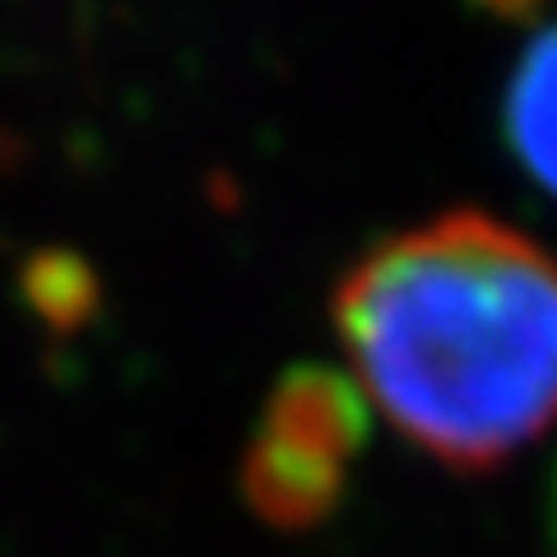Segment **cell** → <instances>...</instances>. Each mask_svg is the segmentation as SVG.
Returning a JSON list of instances; mask_svg holds the SVG:
<instances>
[{
    "label": "cell",
    "instance_id": "cell-1",
    "mask_svg": "<svg viewBox=\"0 0 557 557\" xmlns=\"http://www.w3.org/2000/svg\"><path fill=\"white\" fill-rule=\"evenodd\" d=\"M330 311L358 386L437 465L487 474L557 428V256L487 209L381 237Z\"/></svg>",
    "mask_w": 557,
    "mask_h": 557
},
{
    "label": "cell",
    "instance_id": "cell-2",
    "mask_svg": "<svg viewBox=\"0 0 557 557\" xmlns=\"http://www.w3.org/2000/svg\"><path fill=\"white\" fill-rule=\"evenodd\" d=\"M260 432L317 460L344 465L372 437V399L354 376L325 362H302L274 381Z\"/></svg>",
    "mask_w": 557,
    "mask_h": 557
},
{
    "label": "cell",
    "instance_id": "cell-3",
    "mask_svg": "<svg viewBox=\"0 0 557 557\" xmlns=\"http://www.w3.org/2000/svg\"><path fill=\"white\" fill-rule=\"evenodd\" d=\"M242 497H247L251 516L274 530H317L321 520L335 516L344 497V465L317 460L256 432L242 456Z\"/></svg>",
    "mask_w": 557,
    "mask_h": 557
},
{
    "label": "cell",
    "instance_id": "cell-4",
    "mask_svg": "<svg viewBox=\"0 0 557 557\" xmlns=\"http://www.w3.org/2000/svg\"><path fill=\"white\" fill-rule=\"evenodd\" d=\"M502 139L516 168L557 200V24L534 33L502 89Z\"/></svg>",
    "mask_w": 557,
    "mask_h": 557
},
{
    "label": "cell",
    "instance_id": "cell-5",
    "mask_svg": "<svg viewBox=\"0 0 557 557\" xmlns=\"http://www.w3.org/2000/svg\"><path fill=\"white\" fill-rule=\"evenodd\" d=\"M20 293L28 311L57 335H75L89 325L98 311V274L89 270V260H79L75 251H38L28 256V265L20 274Z\"/></svg>",
    "mask_w": 557,
    "mask_h": 557
},
{
    "label": "cell",
    "instance_id": "cell-6",
    "mask_svg": "<svg viewBox=\"0 0 557 557\" xmlns=\"http://www.w3.org/2000/svg\"><path fill=\"white\" fill-rule=\"evenodd\" d=\"M483 14H493V20H507V24H520V20H534L539 10H544V0H474Z\"/></svg>",
    "mask_w": 557,
    "mask_h": 557
},
{
    "label": "cell",
    "instance_id": "cell-7",
    "mask_svg": "<svg viewBox=\"0 0 557 557\" xmlns=\"http://www.w3.org/2000/svg\"><path fill=\"white\" fill-rule=\"evenodd\" d=\"M553 534H557V483H553Z\"/></svg>",
    "mask_w": 557,
    "mask_h": 557
}]
</instances>
